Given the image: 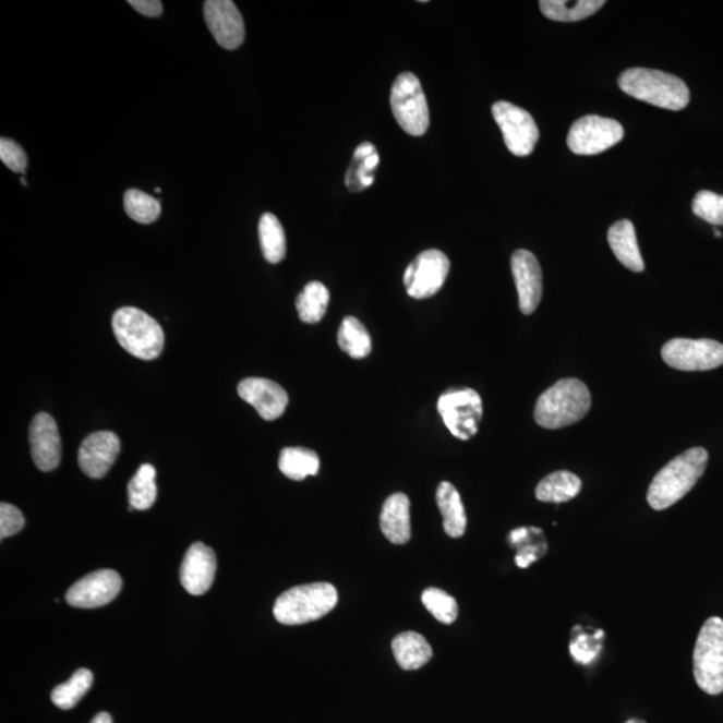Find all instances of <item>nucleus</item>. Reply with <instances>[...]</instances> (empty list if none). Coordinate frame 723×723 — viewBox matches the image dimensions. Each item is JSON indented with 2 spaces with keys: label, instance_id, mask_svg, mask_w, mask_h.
Returning a JSON list of instances; mask_svg holds the SVG:
<instances>
[{
  "label": "nucleus",
  "instance_id": "nucleus-1",
  "mask_svg": "<svg viewBox=\"0 0 723 723\" xmlns=\"http://www.w3.org/2000/svg\"><path fill=\"white\" fill-rule=\"evenodd\" d=\"M708 461L709 455L703 448H691L675 457L652 480L648 492L650 507L663 510L677 504L702 478Z\"/></svg>",
  "mask_w": 723,
  "mask_h": 723
},
{
  "label": "nucleus",
  "instance_id": "nucleus-2",
  "mask_svg": "<svg viewBox=\"0 0 723 723\" xmlns=\"http://www.w3.org/2000/svg\"><path fill=\"white\" fill-rule=\"evenodd\" d=\"M590 409L591 394L585 382L567 378L556 382L539 397L534 420L540 426L556 431L585 419Z\"/></svg>",
  "mask_w": 723,
  "mask_h": 723
},
{
  "label": "nucleus",
  "instance_id": "nucleus-3",
  "mask_svg": "<svg viewBox=\"0 0 723 723\" xmlns=\"http://www.w3.org/2000/svg\"><path fill=\"white\" fill-rule=\"evenodd\" d=\"M623 92L658 108L678 111L690 101L689 87L677 75L644 68L626 70L619 76Z\"/></svg>",
  "mask_w": 723,
  "mask_h": 723
},
{
  "label": "nucleus",
  "instance_id": "nucleus-4",
  "mask_svg": "<svg viewBox=\"0 0 723 723\" xmlns=\"http://www.w3.org/2000/svg\"><path fill=\"white\" fill-rule=\"evenodd\" d=\"M117 340L129 354L143 361L156 360L161 354L166 335L155 317L136 308L116 311L111 321Z\"/></svg>",
  "mask_w": 723,
  "mask_h": 723
},
{
  "label": "nucleus",
  "instance_id": "nucleus-5",
  "mask_svg": "<svg viewBox=\"0 0 723 723\" xmlns=\"http://www.w3.org/2000/svg\"><path fill=\"white\" fill-rule=\"evenodd\" d=\"M337 603L338 592L333 585L298 586L281 593L274 605V615L281 625L299 626L323 618Z\"/></svg>",
  "mask_w": 723,
  "mask_h": 723
},
{
  "label": "nucleus",
  "instance_id": "nucleus-6",
  "mask_svg": "<svg viewBox=\"0 0 723 723\" xmlns=\"http://www.w3.org/2000/svg\"><path fill=\"white\" fill-rule=\"evenodd\" d=\"M694 678L699 689L719 696L723 691V620L710 618L699 631L694 649Z\"/></svg>",
  "mask_w": 723,
  "mask_h": 723
},
{
  "label": "nucleus",
  "instance_id": "nucleus-7",
  "mask_svg": "<svg viewBox=\"0 0 723 723\" xmlns=\"http://www.w3.org/2000/svg\"><path fill=\"white\" fill-rule=\"evenodd\" d=\"M390 105L399 126L410 136L420 137L427 132L431 116L417 75L402 73L397 76L391 87Z\"/></svg>",
  "mask_w": 723,
  "mask_h": 723
},
{
  "label": "nucleus",
  "instance_id": "nucleus-8",
  "mask_svg": "<svg viewBox=\"0 0 723 723\" xmlns=\"http://www.w3.org/2000/svg\"><path fill=\"white\" fill-rule=\"evenodd\" d=\"M438 413L446 427L458 439L468 441L479 432L482 399L473 389H450L438 399Z\"/></svg>",
  "mask_w": 723,
  "mask_h": 723
},
{
  "label": "nucleus",
  "instance_id": "nucleus-9",
  "mask_svg": "<svg viewBox=\"0 0 723 723\" xmlns=\"http://www.w3.org/2000/svg\"><path fill=\"white\" fill-rule=\"evenodd\" d=\"M663 361L682 372H707L723 364V345L713 339L675 338L662 347Z\"/></svg>",
  "mask_w": 723,
  "mask_h": 723
},
{
  "label": "nucleus",
  "instance_id": "nucleus-10",
  "mask_svg": "<svg viewBox=\"0 0 723 723\" xmlns=\"http://www.w3.org/2000/svg\"><path fill=\"white\" fill-rule=\"evenodd\" d=\"M625 131L618 121L586 116L569 129L567 145L575 155L593 156L620 143Z\"/></svg>",
  "mask_w": 723,
  "mask_h": 723
},
{
  "label": "nucleus",
  "instance_id": "nucleus-11",
  "mask_svg": "<svg viewBox=\"0 0 723 723\" xmlns=\"http://www.w3.org/2000/svg\"><path fill=\"white\" fill-rule=\"evenodd\" d=\"M492 115L502 129L505 145L517 157L531 155L539 140V128L527 110L507 101L492 106Z\"/></svg>",
  "mask_w": 723,
  "mask_h": 723
},
{
  "label": "nucleus",
  "instance_id": "nucleus-12",
  "mask_svg": "<svg viewBox=\"0 0 723 723\" xmlns=\"http://www.w3.org/2000/svg\"><path fill=\"white\" fill-rule=\"evenodd\" d=\"M450 269L448 256L438 250L421 252L413 262L409 264L403 275V284L409 297L414 299H426L436 293L445 285Z\"/></svg>",
  "mask_w": 723,
  "mask_h": 723
},
{
  "label": "nucleus",
  "instance_id": "nucleus-13",
  "mask_svg": "<svg viewBox=\"0 0 723 723\" xmlns=\"http://www.w3.org/2000/svg\"><path fill=\"white\" fill-rule=\"evenodd\" d=\"M122 588V579L113 569H99L86 575L69 588L67 602L75 608H97L113 602Z\"/></svg>",
  "mask_w": 723,
  "mask_h": 723
},
{
  "label": "nucleus",
  "instance_id": "nucleus-14",
  "mask_svg": "<svg viewBox=\"0 0 723 723\" xmlns=\"http://www.w3.org/2000/svg\"><path fill=\"white\" fill-rule=\"evenodd\" d=\"M204 17L209 32L222 49L237 50L243 45L245 38L243 16L231 0H207L204 3Z\"/></svg>",
  "mask_w": 723,
  "mask_h": 723
},
{
  "label": "nucleus",
  "instance_id": "nucleus-15",
  "mask_svg": "<svg viewBox=\"0 0 723 723\" xmlns=\"http://www.w3.org/2000/svg\"><path fill=\"white\" fill-rule=\"evenodd\" d=\"M120 450L121 443L116 433H93L80 446V468L91 479H103L113 467Z\"/></svg>",
  "mask_w": 723,
  "mask_h": 723
},
{
  "label": "nucleus",
  "instance_id": "nucleus-16",
  "mask_svg": "<svg viewBox=\"0 0 723 723\" xmlns=\"http://www.w3.org/2000/svg\"><path fill=\"white\" fill-rule=\"evenodd\" d=\"M513 274L519 293L521 313L531 315L537 311L543 296V274L537 256L527 250H517L513 255Z\"/></svg>",
  "mask_w": 723,
  "mask_h": 723
},
{
  "label": "nucleus",
  "instance_id": "nucleus-17",
  "mask_svg": "<svg viewBox=\"0 0 723 723\" xmlns=\"http://www.w3.org/2000/svg\"><path fill=\"white\" fill-rule=\"evenodd\" d=\"M216 555L214 550L203 543H195L188 550L180 568L182 587L191 595H204L214 585L216 575Z\"/></svg>",
  "mask_w": 723,
  "mask_h": 723
},
{
  "label": "nucleus",
  "instance_id": "nucleus-18",
  "mask_svg": "<svg viewBox=\"0 0 723 723\" xmlns=\"http://www.w3.org/2000/svg\"><path fill=\"white\" fill-rule=\"evenodd\" d=\"M238 393L241 399L257 410L263 420H278L287 409V393L274 381L246 378L240 382Z\"/></svg>",
  "mask_w": 723,
  "mask_h": 723
},
{
  "label": "nucleus",
  "instance_id": "nucleus-19",
  "mask_svg": "<svg viewBox=\"0 0 723 723\" xmlns=\"http://www.w3.org/2000/svg\"><path fill=\"white\" fill-rule=\"evenodd\" d=\"M32 456L43 472H51L61 462V437L57 422L50 414L39 413L31 425Z\"/></svg>",
  "mask_w": 723,
  "mask_h": 723
},
{
  "label": "nucleus",
  "instance_id": "nucleus-20",
  "mask_svg": "<svg viewBox=\"0 0 723 723\" xmlns=\"http://www.w3.org/2000/svg\"><path fill=\"white\" fill-rule=\"evenodd\" d=\"M381 529L393 544H407L411 538L410 499L396 493L386 499L381 513Z\"/></svg>",
  "mask_w": 723,
  "mask_h": 723
},
{
  "label": "nucleus",
  "instance_id": "nucleus-21",
  "mask_svg": "<svg viewBox=\"0 0 723 723\" xmlns=\"http://www.w3.org/2000/svg\"><path fill=\"white\" fill-rule=\"evenodd\" d=\"M608 243L616 258L632 273L644 272V262L640 254L637 233L630 220L616 221L608 229Z\"/></svg>",
  "mask_w": 723,
  "mask_h": 723
},
{
  "label": "nucleus",
  "instance_id": "nucleus-22",
  "mask_svg": "<svg viewBox=\"0 0 723 723\" xmlns=\"http://www.w3.org/2000/svg\"><path fill=\"white\" fill-rule=\"evenodd\" d=\"M391 649L399 667L403 670H419L432 660L433 650L421 634L408 631L397 635L393 639Z\"/></svg>",
  "mask_w": 723,
  "mask_h": 723
},
{
  "label": "nucleus",
  "instance_id": "nucleus-23",
  "mask_svg": "<svg viewBox=\"0 0 723 723\" xmlns=\"http://www.w3.org/2000/svg\"><path fill=\"white\" fill-rule=\"evenodd\" d=\"M437 504L444 519V531L453 539L463 537L467 531V514L460 493L448 481L441 482Z\"/></svg>",
  "mask_w": 723,
  "mask_h": 723
},
{
  "label": "nucleus",
  "instance_id": "nucleus-24",
  "mask_svg": "<svg viewBox=\"0 0 723 723\" xmlns=\"http://www.w3.org/2000/svg\"><path fill=\"white\" fill-rule=\"evenodd\" d=\"M581 491V480L568 470L546 475L539 482L537 497L543 503H567L575 498Z\"/></svg>",
  "mask_w": 723,
  "mask_h": 723
},
{
  "label": "nucleus",
  "instance_id": "nucleus-25",
  "mask_svg": "<svg viewBox=\"0 0 723 723\" xmlns=\"http://www.w3.org/2000/svg\"><path fill=\"white\" fill-rule=\"evenodd\" d=\"M604 0H578V2H566V0H542L540 10L556 22H578L591 16L601 10Z\"/></svg>",
  "mask_w": 723,
  "mask_h": 723
},
{
  "label": "nucleus",
  "instance_id": "nucleus-26",
  "mask_svg": "<svg viewBox=\"0 0 723 723\" xmlns=\"http://www.w3.org/2000/svg\"><path fill=\"white\" fill-rule=\"evenodd\" d=\"M320 456L305 448H286L279 457V469L286 478L302 481L320 472Z\"/></svg>",
  "mask_w": 723,
  "mask_h": 723
},
{
  "label": "nucleus",
  "instance_id": "nucleus-27",
  "mask_svg": "<svg viewBox=\"0 0 723 723\" xmlns=\"http://www.w3.org/2000/svg\"><path fill=\"white\" fill-rule=\"evenodd\" d=\"M338 345L347 356L363 360L372 352V337L354 316H346L338 332Z\"/></svg>",
  "mask_w": 723,
  "mask_h": 723
},
{
  "label": "nucleus",
  "instance_id": "nucleus-28",
  "mask_svg": "<svg viewBox=\"0 0 723 723\" xmlns=\"http://www.w3.org/2000/svg\"><path fill=\"white\" fill-rule=\"evenodd\" d=\"M258 239L263 256L268 263L278 264L286 257L287 244L286 233L278 217L273 214H264L258 222Z\"/></svg>",
  "mask_w": 723,
  "mask_h": 723
},
{
  "label": "nucleus",
  "instance_id": "nucleus-29",
  "mask_svg": "<svg viewBox=\"0 0 723 723\" xmlns=\"http://www.w3.org/2000/svg\"><path fill=\"white\" fill-rule=\"evenodd\" d=\"M328 303H330V292L327 287L321 281H311L297 299L299 317L302 322L314 325L325 316Z\"/></svg>",
  "mask_w": 723,
  "mask_h": 723
},
{
  "label": "nucleus",
  "instance_id": "nucleus-30",
  "mask_svg": "<svg viewBox=\"0 0 723 723\" xmlns=\"http://www.w3.org/2000/svg\"><path fill=\"white\" fill-rule=\"evenodd\" d=\"M156 469L150 463H144L133 475L128 485L129 504L131 510H146L152 508L157 498Z\"/></svg>",
  "mask_w": 723,
  "mask_h": 723
},
{
  "label": "nucleus",
  "instance_id": "nucleus-31",
  "mask_svg": "<svg viewBox=\"0 0 723 723\" xmlns=\"http://www.w3.org/2000/svg\"><path fill=\"white\" fill-rule=\"evenodd\" d=\"M93 679L91 670H76L72 678L52 690V703L62 710L73 709L85 697V694L91 690Z\"/></svg>",
  "mask_w": 723,
  "mask_h": 723
},
{
  "label": "nucleus",
  "instance_id": "nucleus-32",
  "mask_svg": "<svg viewBox=\"0 0 723 723\" xmlns=\"http://www.w3.org/2000/svg\"><path fill=\"white\" fill-rule=\"evenodd\" d=\"M123 205L128 216L141 225H152L161 214L160 202L138 190H129L123 197Z\"/></svg>",
  "mask_w": 723,
  "mask_h": 723
},
{
  "label": "nucleus",
  "instance_id": "nucleus-33",
  "mask_svg": "<svg viewBox=\"0 0 723 723\" xmlns=\"http://www.w3.org/2000/svg\"><path fill=\"white\" fill-rule=\"evenodd\" d=\"M422 603L429 613L444 625H451L458 616V604L456 599L439 588H427L422 593Z\"/></svg>",
  "mask_w": 723,
  "mask_h": 723
},
{
  "label": "nucleus",
  "instance_id": "nucleus-34",
  "mask_svg": "<svg viewBox=\"0 0 723 723\" xmlns=\"http://www.w3.org/2000/svg\"><path fill=\"white\" fill-rule=\"evenodd\" d=\"M694 215L713 226H723V196L714 192L701 191L692 202Z\"/></svg>",
  "mask_w": 723,
  "mask_h": 723
},
{
  "label": "nucleus",
  "instance_id": "nucleus-35",
  "mask_svg": "<svg viewBox=\"0 0 723 723\" xmlns=\"http://www.w3.org/2000/svg\"><path fill=\"white\" fill-rule=\"evenodd\" d=\"M0 160L5 167L15 173H25L27 169V156L15 141L3 137L0 140Z\"/></svg>",
  "mask_w": 723,
  "mask_h": 723
},
{
  "label": "nucleus",
  "instance_id": "nucleus-36",
  "mask_svg": "<svg viewBox=\"0 0 723 723\" xmlns=\"http://www.w3.org/2000/svg\"><path fill=\"white\" fill-rule=\"evenodd\" d=\"M25 527V517L14 505L2 503L0 505V538L14 537Z\"/></svg>",
  "mask_w": 723,
  "mask_h": 723
},
{
  "label": "nucleus",
  "instance_id": "nucleus-37",
  "mask_svg": "<svg viewBox=\"0 0 723 723\" xmlns=\"http://www.w3.org/2000/svg\"><path fill=\"white\" fill-rule=\"evenodd\" d=\"M603 635L604 634L602 631H599L595 634V637L590 638L585 634H580L579 637L576 638L571 643V648H569V650H571V655L575 658V661L587 664L595 660L598 655V648H595V643L598 642V638L603 637Z\"/></svg>",
  "mask_w": 723,
  "mask_h": 723
},
{
  "label": "nucleus",
  "instance_id": "nucleus-38",
  "mask_svg": "<svg viewBox=\"0 0 723 723\" xmlns=\"http://www.w3.org/2000/svg\"><path fill=\"white\" fill-rule=\"evenodd\" d=\"M129 4L145 16L157 17L162 14V3L160 0H131Z\"/></svg>",
  "mask_w": 723,
  "mask_h": 723
},
{
  "label": "nucleus",
  "instance_id": "nucleus-39",
  "mask_svg": "<svg viewBox=\"0 0 723 723\" xmlns=\"http://www.w3.org/2000/svg\"><path fill=\"white\" fill-rule=\"evenodd\" d=\"M540 552L537 549H533L532 545H522L520 546L519 554L516 556L517 567L528 568L532 563L537 562L539 558Z\"/></svg>",
  "mask_w": 723,
  "mask_h": 723
},
{
  "label": "nucleus",
  "instance_id": "nucleus-40",
  "mask_svg": "<svg viewBox=\"0 0 723 723\" xmlns=\"http://www.w3.org/2000/svg\"><path fill=\"white\" fill-rule=\"evenodd\" d=\"M533 528H517L509 533V542L514 546H520L527 542L532 534Z\"/></svg>",
  "mask_w": 723,
  "mask_h": 723
},
{
  "label": "nucleus",
  "instance_id": "nucleus-41",
  "mask_svg": "<svg viewBox=\"0 0 723 723\" xmlns=\"http://www.w3.org/2000/svg\"><path fill=\"white\" fill-rule=\"evenodd\" d=\"M373 153H375V148L373 144L364 143L360 146H358L354 157L357 160H361V158H366L369 156H372Z\"/></svg>",
  "mask_w": 723,
  "mask_h": 723
},
{
  "label": "nucleus",
  "instance_id": "nucleus-42",
  "mask_svg": "<svg viewBox=\"0 0 723 723\" xmlns=\"http://www.w3.org/2000/svg\"><path fill=\"white\" fill-rule=\"evenodd\" d=\"M91 723H113V721H111V716L108 713H99L94 716Z\"/></svg>",
  "mask_w": 723,
  "mask_h": 723
},
{
  "label": "nucleus",
  "instance_id": "nucleus-43",
  "mask_svg": "<svg viewBox=\"0 0 723 723\" xmlns=\"http://www.w3.org/2000/svg\"><path fill=\"white\" fill-rule=\"evenodd\" d=\"M626 723H646V722L642 721V720L632 719V720H628Z\"/></svg>",
  "mask_w": 723,
  "mask_h": 723
},
{
  "label": "nucleus",
  "instance_id": "nucleus-44",
  "mask_svg": "<svg viewBox=\"0 0 723 723\" xmlns=\"http://www.w3.org/2000/svg\"><path fill=\"white\" fill-rule=\"evenodd\" d=\"M714 237L722 238V233L720 231H716V229H714Z\"/></svg>",
  "mask_w": 723,
  "mask_h": 723
},
{
  "label": "nucleus",
  "instance_id": "nucleus-45",
  "mask_svg": "<svg viewBox=\"0 0 723 723\" xmlns=\"http://www.w3.org/2000/svg\"><path fill=\"white\" fill-rule=\"evenodd\" d=\"M21 182H22L23 185H27V181L25 179L22 178Z\"/></svg>",
  "mask_w": 723,
  "mask_h": 723
}]
</instances>
